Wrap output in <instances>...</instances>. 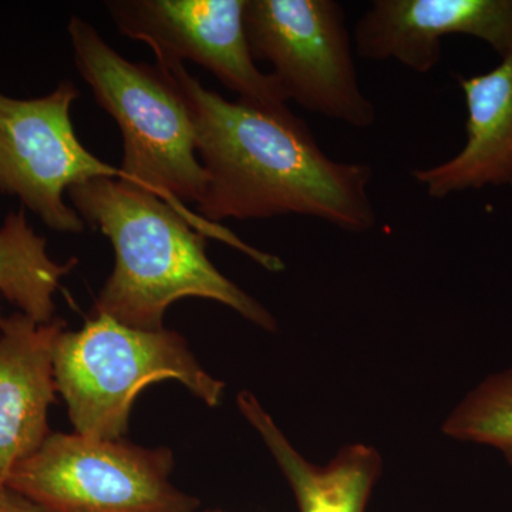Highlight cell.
<instances>
[{"label": "cell", "instance_id": "5bb4252c", "mask_svg": "<svg viewBox=\"0 0 512 512\" xmlns=\"http://www.w3.org/2000/svg\"><path fill=\"white\" fill-rule=\"evenodd\" d=\"M441 430L450 439L494 448L512 468V367L476 384L451 410Z\"/></svg>", "mask_w": 512, "mask_h": 512}, {"label": "cell", "instance_id": "277c9868", "mask_svg": "<svg viewBox=\"0 0 512 512\" xmlns=\"http://www.w3.org/2000/svg\"><path fill=\"white\" fill-rule=\"evenodd\" d=\"M53 367L76 433L93 440H121L134 400L150 384L178 380L210 407L221 403L225 387L202 369L183 336L130 328L106 315L79 332L63 330Z\"/></svg>", "mask_w": 512, "mask_h": 512}, {"label": "cell", "instance_id": "6da1fadb", "mask_svg": "<svg viewBox=\"0 0 512 512\" xmlns=\"http://www.w3.org/2000/svg\"><path fill=\"white\" fill-rule=\"evenodd\" d=\"M180 87L204 167L197 214L212 224L281 215L318 218L352 234L376 227L373 168L330 158L286 107L265 110L205 89L184 63L157 60Z\"/></svg>", "mask_w": 512, "mask_h": 512}, {"label": "cell", "instance_id": "30bf717a", "mask_svg": "<svg viewBox=\"0 0 512 512\" xmlns=\"http://www.w3.org/2000/svg\"><path fill=\"white\" fill-rule=\"evenodd\" d=\"M62 319L37 323L22 312L0 318V483L52 434L55 349Z\"/></svg>", "mask_w": 512, "mask_h": 512}, {"label": "cell", "instance_id": "8fae6325", "mask_svg": "<svg viewBox=\"0 0 512 512\" xmlns=\"http://www.w3.org/2000/svg\"><path fill=\"white\" fill-rule=\"evenodd\" d=\"M457 80L467 106L466 144L450 160L412 171L436 200L512 185V53L490 72Z\"/></svg>", "mask_w": 512, "mask_h": 512}, {"label": "cell", "instance_id": "3957f363", "mask_svg": "<svg viewBox=\"0 0 512 512\" xmlns=\"http://www.w3.org/2000/svg\"><path fill=\"white\" fill-rule=\"evenodd\" d=\"M67 32L80 76L120 128L121 181L156 195L200 225L207 237L238 249L252 261L259 259L258 248L185 205L201 201L207 178L195 146L191 111L173 76L160 64L131 62L121 56L79 16L70 19Z\"/></svg>", "mask_w": 512, "mask_h": 512}, {"label": "cell", "instance_id": "ba28073f", "mask_svg": "<svg viewBox=\"0 0 512 512\" xmlns=\"http://www.w3.org/2000/svg\"><path fill=\"white\" fill-rule=\"evenodd\" d=\"M104 6L121 35L146 43L157 60H192L242 103L271 111L288 107L278 80L252 57L247 0H109Z\"/></svg>", "mask_w": 512, "mask_h": 512}, {"label": "cell", "instance_id": "52a82bcc", "mask_svg": "<svg viewBox=\"0 0 512 512\" xmlns=\"http://www.w3.org/2000/svg\"><path fill=\"white\" fill-rule=\"evenodd\" d=\"M79 97L72 80L35 99L0 93V194L18 197L60 234L86 229L64 200L70 188L96 178L123 180L119 168L94 156L77 137L72 106Z\"/></svg>", "mask_w": 512, "mask_h": 512}, {"label": "cell", "instance_id": "9c48e42d", "mask_svg": "<svg viewBox=\"0 0 512 512\" xmlns=\"http://www.w3.org/2000/svg\"><path fill=\"white\" fill-rule=\"evenodd\" d=\"M450 35L477 37L503 59L512 53V0H376L356 23L355 45L363 59L426 74Z\"/></svg>", "mask_w": 512, "mask_h": 512}, {"label": "cell", "instance_id": "9a60e30c", "mask_svg": "<svg viewBox=\"0 0 512 512\" xmlns=\"http://www.w3.org/2000/svg\"><path fill=\"white\" fill-rule=\"evenodd\" d=\"M0 512H50L40 507L29 498L23 497L18 491L12 490L8 484L0 483Z\"/></svg>", "mask_w": 512, "mask_h": 512}, {"label": "cell", "instance_id": "7c38bea8", "mask_svg": "<svg viewBox=\"0 0 512 512\" xmlns=\"http://www.w3.org/2000/svg\"><path fill=\"white\" fill-rule=\"evenodd\" d=\"M237 403L281 468L299 512H366L383 471L375 447L348 444L325 466H316L292 446L254 394L238 393Z\"/></svg>", "mask_w": 512, "mask_h": 512}, {"label": "cell", "instance_id": "4fadbf2b", "mask_svg": "<svg viewBox=\"0 0 512 512\" xmlns=\"http://www.w3.org/2000/svg\"><path fill=\"white\" fill-rule=\"evenodd\" d=\"M77 262L57 264L50 258L46 238L36 234L25 208L6 215L0 227V293L23 315L37 323L56 319L53 295Z\"/></svg>", "mask_w": 512, "mask_h": 512}, {"label": "cell", "instance_id": "5b68a950", "mask_svg": "<svg viewBox=\"0 0 512 512\" xmlns=\"http://www.w3.org/2000/svg\"><path fill=\"white\" fill-rule=\"evenodd\" d=\"M173 453L117 440L52 433L13 468L12 490L50 512H195L170 483Z\"/></svg>", "mask_w": 512, "mask_h": 512}, {"label": "cell", "instance_id": "8992f818", "mask_svg": "<svg viewBox=\"0 0 512 512\" xmlns=\"http://www.w3.org/2000/svg\"><path fill=\"white\" fill-rule=\"evenodd\" d=\"M245 30L255 60L274 67L286 99L348 126L376 123L360 87L343 6L335 0H247Z\"/></svg>", "mask_w": 512, "mask_h": 512}, {"label": "cell", "instance_id": "7a4b0ae2", "mask_svg": "<svg viewBox=\"0 0 512 512\" xmlns=\"http://www.w3.org/2000/svg\"><path fill=\"white\" fill-rule=\"evenodd\" d=\"M67 197L84 224L110 239L116 256L94 315L161 330L168 306L195 296L220 302L268 332L278 329L262 303L212 264L200 225L156 195L116 178H96L74 185Z\"/></svg>", "mask_w": 512, "mask_h": 512}, {"label": "cell", "instance_id": "2e32d148", "mask_svg": "<svg viewBox=\"0 0 512 512\" xmlns=\"http://www.w3.org/2000/svg\"><path fill=\"white\" fill-rule=\"evenodd\" d=\"M207 512H225V511H220V510H212V511H207Z\"/></svg>", "mask_w": 512, "mask_h": 512}]
</instances>
